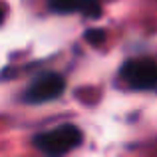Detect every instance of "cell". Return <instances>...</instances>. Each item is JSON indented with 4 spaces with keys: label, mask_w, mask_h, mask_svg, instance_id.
Here are the masks:
<instances>
[{
    "label": "cell",
    "mask_w": 157,
    "mask_h": 157,
    "mask_svg": "<svg viewBox=\"0 0 157 157\" xmlns=\"http://www.w3.org/2000/svg\"><path fill=\"white\" fill-rule=\"evenodd\" d=\"M117 80L131 92L157 90V64L151 58H129L121 64Z\"/></svg>",
    "instance_id": "2"
},
{
    "label": "cell",
    "mask_w": 157,
    "mask_h": 157,
    "mask_svg": "<svg viewBox=\"0 0 157 157\" xmlns=\"http://www.w3.org/2000/svg\"><path fill=\"white\" fill-rule=\"evenodd\" d=\"M84 143V131L74 123H62L40 131L32 137V145L44 157H64Z\"/></svg>",
    "instance_id": "1"
},
{
    "label": "cell",
    "mask_w": 157,
    "mask_h": 157,
    "mask_svg": "<svg viewBox=\"0 0 157 157\" xmlns=\"http://www.w3.org/2000/svg\"><path fill=\"white\" fill-rule=\"evenodd\" d=\"M80 14L88 16V18H100L101 0H80Z\"/></svg>",
    "instance_id": "5"
},
{
    "label": "cell",
    "mask_w": 157,
    "mask_h": 157,
    "mask_svg": "<svg viewBox=\"0 0 157 157\" xmlns=\"http://www.w3.org/2000/svg\"><path fill=\"white\" fill-rule=\"evenodd\" d=\"M107 34L105 30H101V28H90V30H86L84 34V40L88 44H92V46H101V44L105 42Z\"/></svg>",
    "instance_id": "6"
},
{
    "label": "cell",
    "mask_w": 157,
    "mask_h": 157,
    "mask_svg": "<svg viewBox=\"0 0 157 157\" xmlns=\"http://www.w3.org/2000/svg\"><path fill=\"white\" fill-rule=\"evenodd\" d=\"M46 6L54 14H74L80 12V0H46Z\"/></svg>",
    "instance_id": "4"
},
{
    "label": "cell",
    "mask_w": 157,
    "mask_h": 157,
    "mask_svg": "<svg viewBox=\"0 0 157 157\" xmlns=\"http://www.w3.org/2000/svg\"><path fill=\"white\" fill-rule=\"evenodd\" d=\"M66 90V80L58 72H42L24 88L20 94V100L30 105H40L54 101L64 94Z\"/></svg>",
    "instance_id": "3"
}]
</instances>
